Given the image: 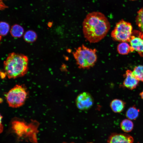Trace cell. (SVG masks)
I'll use <instances>...</instances> for the list:
<instances>
[{
    "instance_id": "7a4b0ae2",
    "label": "cell",
    "mask_w": 143,
    "mask_h": 143,
    "mask_svg": "<svg viewBox=\"0 0 143 143\" xmlns=\"http://www.w3.org/2000/svg\"><path fill=\"white\" fill-rule=\"evenodd\" d=\"M28 64L26 56L15 52L10 53L4 62L5 72L10 79L22 77L28 72Z\"/></svg>"
},
{
    "instance_id": "603a6c76",
    "label": "cell",
    "mask_w": 143,
    "mask_h": 143,
    "mask_svg": "<svg viewBox=\"0 0 143 143\" xmlns=\"http://www.w3.org/2000/svg\"><path fill=\"white\" fill-rule=\"evenodd\" d=\"M52 23L51 22H49L48 24V25L49 26H51L52 25Z\"/></svg>"
},
{
    "instance_id": "9a60e30c",
    "label": "cell",
    "mask_w": 143,
    "mask_h": 143,
    "mask_svg": "<svg viewBox=\"0 0 143 143\" xmlns=\"http://www.w3.org/2000/svg\"><path fill=\"white\" fill-rule=\"evenodd\" d=\"M133 122L129 119H123L121 122L120 127L123 131L129 132L131 131L133 128Z\"/></svg>"
},
{
    "instance_id": "30bf717a",
    "label": "cell",
    "mask_w": 143,
    "mask_h": 143,
    "mask_svg": "<svg viewBox=\"0 0 143 143\" xmlns=\"http://www.w3.org/2000/svg\"><path fill=\"white\" fill-rule=\"evenodd\" d=\"M124 77V79L123 82V85L124 87L132 90L138 86L139 81L133 76L132 71L130 70H127Z\"/></svg>"
},
{
    "instance_id": "6da1fadb",
    "label": "cell",
    "mask_w": 143,
    "mask_h": 143,
    "mask_svg": "<svg viewBox=\"0 0 143 143\" xmlns=\"http://www.w3.org/2000/svg\"><path fill=\"white\" fill-rule=\"evenodd\" d=\"M85 38L91 43H97L106 35L110 28V23L102 13L93 11L88 14L82 23Z\"/></svg>"
},
{
    "instance_id": "5b68a950",
    "label": "cell",
    "mask_w": 143,
    "mask_h": 143,
    "mask_svg": "<svg viewBox=\"0 0 143 143\" xmlns=\"http://www.w3.org/2000/svg\"><path fill=\"white\" fill-rule=\"evenodd\" d=\"M132 31L131 24L122 19L116 24L111 32V36L115 41L129 42Z\"/></svg>"
},
{
    "instance_id": "d4e9b609",
    "label": "cell",
    "mask_w": 143,
    "mask_h": 143,
    "mask_svg": "<svg viewBox=\"0 0 143 143\" xmlns=\"http://www.w3.org/2000/svg\"><path fill=\"white\" fill-rule=\"evenodd\" d=\"M2 0H0V1H2Z\"/></svg>"
},
{
    "instance_id": "2e32d148",
    "label": "cell",
    "mask_w": 143,
    "mask_h": 143,
    "mask_svg": "<svg viewBox=\"0 0 143 143\" xmlns=\"http://www.w3.org/2000/svg\"><path fill=\"white\" fill-rule=\"evenodd\" d=\"M37 38L36 33L32 30H28L24 35V39L26 42L32 43L35 42Z\"/></svg>"
},
{
    "instance_id": "cb8c5ba5",
    "label": "cell",
    "mask_w": 143,
    "mask_h": 143,
    "mask_svg": "<svg viewBox=\"0 0 143 143\" xmlns=\"http://www.w3.org/2000/svg\"><path fill=\"white\" fill-rule=\"evenodd\" d=\"M131 0V1H135V0Z\"/></svg>"
},
{
    "instance_id": "3957f363",
    "label": "cell",
    "mask_w": 143,
    "mask_h": 143,
    "mask_svg": "<svg viewBox=\"0 0 143 143\" xmlns=\"http://www.w3.org/2000/svg\"><path fill=\"white\" fill-rule=\"evenodd\" d=\"M97 50L91 48L83 44L78 47L73 55L79 68L89 69L93 67L96 62Z\"/></svg>"
},
{
    "instance_id": "e0dca14e",
    "label": "cell",
    "mask_w": 143,
    "mask_h": 143,
    "mask_svg": "<svg viewBox=\"0 0 143 143\" xmlns=\"http://www.w3.org/2000/svg\"><path fill=\"white\" fill-rule=\"evenodd\" d=\"M136 22L140 30L143 33V7L137 12Z\"/></svg>"
},
{
    "instance_id": "5bb4252c",
    "label": "cell",
    "mask_w": 143,
    "mask_h": 143,
    "mask_svg": "<svg viewBox=\"0 0 143 143\" xmlns=\"http://www.w3.org/2000/svg\"><path fill=\"white\" fill-rule=\"evenodd\" d=\"M10 32L12 37L15 38H20L23 35L24 29L20 25L15 24L11 26Z\"/></svg>"
},
{
    "instance_id": "4fadbf2b",
    "label": "cell",
    "mask_w": 143,
    "mask_h": 143,
    "mask_svg": "<svg viewBox=\"0 0 143 143\" xmlns=\"http://www.w3.org/2000/svg\"><path fill=\"white\" fill-rule=\"evenodd\" d=\"M140 110L135 106L129 107L126 112V116L130 120H135L138 117Z\"/></svg>"
},
{
    "instance_id": "ffe728a7",
    "label": "cell",
    "mask_w": 143,
    "mask_h": 143,
    "mask_svg": "<svg viewBox=\"0 0 143 143\" xmlns=\"http://www.w3.org/2000/svg\"><path fill=\"white\" fill-rule=\"evenodd\" d=\"M7 6L2 2L1 1L0 2V8L1 10H3L5 8H6Z\"/></svg>"
},
{
    "instance_id": "8992f818",
    "label": "cell",
    "mask_w": 143,
    "mask_h": 143,
    "mask_svg": "<svg viewBox=\"0 0 143 143\" xmlns=\"http://www.w3.org/2000/svg\"><path fill=\"white\" fill-rule=\"evenodd\" d=\"M13 130L20 137L24 136L30 137L34 131V127L32 123L27 124L24 121L18 120H13L11 123Z\"/></svg>"
},
{
    "instance_id": "7402d4cb",
    "label": "cell",
    "mask_w": 143,
    "mask_h": 143,
    "mask_svg": "<svg viewBox=\"0 0 143 143\" xmlns=\"http://www.w3.org/2000/svg\"><path fill=\"white\" fill-rule=\"evenodd\" d=\"M140 95L141 98L143 100V90L140 93Z\"/></svg>"
},
{
    "instance_id": "7c38bea8",
    "label": "cell",
    "mask_w": 143,
    "mask_h": 143,
    "mask_svg": "<svg viewBox=\"0 0 143 143\" xmlns=\"http://www.w3.org/2000/svg\"><path fill=\"white\" fill-rule=\"evenodd\" d=\"M117 49L118 53L123 55L128 54L134 51L131 46L126 42H122L119 43Z\"/></svg>"
},
{
    "instance_id": "52a82bcc",
    "label": "cell",
    "mask_w": 143,
    "mask_h": 143,
    "mask_svg": "<svg viewBox=\"0 0 143 143\" xmlns=\"http://www.w3.org/2000/svg\"><path fill=\"white\" fill-rule=\"evenodd\" d=\"M94 99L92 95L87 92H83L77 97L75 103L77 108L81 110H88L94 104Z\"/></svg>"
},
{
    "instance_id": "9c48e42d",
    "label": "cell",
    "mask_w": 143,
    "mask_h": 143,
    "mask_svg": "<svg viewBox=\"0 0 143 143\" xmlns=\"http://www.w3.org/2000/svg\"><path fill=\"white\" fill-rule=\"evenodd\" d=\"M133 137L125 133H113L109 137L108 143H133Z\"/></svg>"
},
{
    "instance_id": "ba28073f",
    "label": "cell",
    "mask_w": 143,
    "mask_h": 143,
    "mask_svg": "<svg viewBox=\"0 0 143 143\" xmlns=\"http://www.w3.org/2000/svg\"><path fill=\"white\" fill-rule=\"evenodd\" d=\"M129 42L134 51L143 57V33L140 30H133Z\"/></svg>"
},
{
    "instance_id": "277c9868",
    "label": "cell",
    "mask_w": 143,
    "mask_h": 143,
    "mask_svg": "<svg viewBox=\"0 0 143 143\" xmlns=\"http://www.w3.org/2000/svg\"><path fill=\"white\" fill-rule=\"evenodd\" d=\"M28 92L23 85L16 84L6 93V98L9 106L17 108L23 105L28 97Z\"/></svg>"
},
{
    "instance_id": "ac0fdd59",
    "label": "cell",
    "mask_w": 143,
    "mask_h": 143,
    "mask_svg": "<svg viewBox=\"0 0 143 143\" xmlns=\"http://www.w3.org/2000/svg\"><path fill=\"white\" fill-rule=\"evenodd\" d=\"M132 73L133 76L137 79L143 82V65L136 66Z\"/></svg>"
},
{
    "instance_id": "d6986e66",
    "label": "cell",
    "mask_w": 143,
    "mask_h": 143,
    "mask_svg": "<svg viewBox=\"0 0 143 143\" xmlns=\"http://www.w3.org/2000/svg\"><path fill=\"white\" fill-rule=\"evenodd\" d=\"M10 29V26L6 22L1 21L0 23V34L1 37L6 35Z\"/></svg>"
},
{
    "instance_id": "44dd1931",
    "label": "cell",
    "mask_w": 143,
    "mask_h": 143,
    "mask_svg": "<svg viewBox=\"0 0 143 143\" xmlns=\"http://www.w3.org/2000/svg\"><path fill=\"white\" fill-rule=\"evenodd\" d=\"M6 75H7L6 74L5 72H1V76L2 79L5 78Z\"/></svg>"
},
{
    "instance_id": "8fae6325",
    "label": "cell",
    "mask_w": 143,
    "mask_h": 143,
    "mask_svg": "<svg viewBox=\"0 0 143 143\" xmlns=\"http://www.w3.org/2000/svg\"><path fill=\"white\" fill-rule=\"evenodd\" d=\"M126 104L125 102L122 100L115 99L110 102V106L114 112L119 113L123 110Z\"/></svg>"
}]
</instances>
